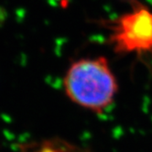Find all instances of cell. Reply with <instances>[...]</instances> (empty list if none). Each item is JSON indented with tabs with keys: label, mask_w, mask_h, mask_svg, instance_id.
<instances>
[{
	"label": "cell",
	"mask_w": 152,
	"mask_h": 152,
	"mask_svg": "<svg viewBox=\"0 0 152 152\" xmlns=\"http://www.w3.org/2000/svg\"><path fill=\"white\" fill-rule=\"evenodd\" d=\"M131 7L129 12L108 22L109 41L118 54L152 52V11L135 0Z\"/></svg>",
	"instance_id": "2"
},
{
	"label": "cell",
	"mask_w": 152,
	"mask_h": 152,
	"mask_svg": "<svg viewBox=\"0 0 152 152\" xmlns=\"http://www.w3.org/2000/svg\"><path fill=\"white\" fill-rule=\"evenodd\" d=\"M63 86L74 104L96 114L114 103L118 91L115 76L103 56L72 62L64 76Z\"/></svg>",
	"instance_id": "1"
}]
</instances>
